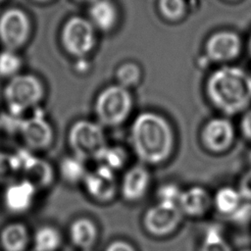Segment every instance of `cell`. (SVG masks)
<instances>
[{
	"instance_id": "obj_11",
	"label": "cell",
	"mask_w": 251,
	"mask_h": 251,
	"mask_svg": "<svg viewBox=\"0 0 251 251\" xmlns=\"http://www.w3.org/2000/svg\"><path fill=\"white\" fill-rule=\"evenodd\" d=\"M151 183V174L143 165L130 167L123 176L120 191L123 198L127 202L141 200L148 192Z\"/></svg>"
},
{
	"instance_id": "obj_9",
	"label": "cell",
	"mask_w": 251,
	"mask_h": 251,
	"mask_svg": "<svg viewBox=\"0 0 251 251\" xmlns=\"http://www.w3.org/2000/svg\"><path fill=\"white\" fill-rule=\"evenodd\" d=\"M63 42L69 52L75 55H83L93 46L94 34L91 25L84 19L72 18L63 29Z\"/></svg>"
},
{
	"instance_id": "obj_10",
	"label": "cell",
	"mask_w": 251,
	"mask_h": 251,
	"mask_svg": "<svg viewBox=\"0 0 251 251\" xmlns=\"http://www.w3.org/2000/svg\"><path fill=\"white\" fill-rule=\"evenodd\" d=\"M28 29L27 17L19 9H10L0 17V38L10 49L17 48L25 41Z\"/></svg>"
},
{
	"instance_id": "obj_27",
	"label": "cell",
	"mask_w": 251,
	"mask_h": 251,
	"mask_svg": "<svg viewBox=\"0 0 251 251\" xmlns=\"http://www.w3.org/2000/svg\"><path fill=\"white\" fill-rule=\"evenodd\" d=\"M18 173L14 156L0 152V183L9 181Z\"/></svg>"
},
{
	"instance_id": "obj_15",
	"label": "cell",
	"mask_w": 251,
	"mask_h": 251,
	"mask_svg": "<svg viewBox=\"0 0 251 251\" xmlns=\"http://www.w3.org/2000/svg\"><path fill=\"white\" fill-rule=\"evenodd\" d=\"M240 50V40L235 33L224 31L214 34L208 41L207 52L214 60H229Z\"/></svg>"
},
{
	"instance_id": "obj_25",
	"label": "cell",
	"mask_w": 251,
	"mask_h": 251,
	"mask_svg": "<svg viewBox=\"0 0 251 251\" xmlns=\"http://www.w3.org/2000/svg\"><path fill=\"white\" fill-rule=\"evenodd\" d=\"M182 189L175 182H167L162 184L156 192L158 202L177 204Z\"/></svg>"
},
{
	"instance_id": "obj_24",
	"label": "cell",
	"mask_w": 251,
	"mask_h": 251,
	"mask_svg": "<svg viewBox=\"0 0 251 251\" xmlns=\"http://www.w3.org/2000/svg\"><path fill=\"white\" fill-rule=\"evenodd\" d=\"M90 16L98 27L108 29L115 23L116 11L114 6L108 0H98L92 5Z\"/></svg>"
},
{
	"instance_id": "obj_14",
	"label": "cell",
	"mask_w": 251,
	"mask_h": 251,
	"mask_svg": "<svg viewBox=\"0 0 251 251\" xmlns=\"http://www.w3.org/2000/svg\"><path fill=\"white\" fill-rule=\"evenodd\" d=\"M177 205L183 216L202 217L213 205V197L206 188L193 185L182 190Z\"/></svg>"
},
{
	"instance_id": "obj_35",
	"label": "cell",
	"mask_w": 251,
	"mask_h": 251,
	"mask_svg": "<svg viewBox=\"0 0 251 251\" xmlns=\"http://www.w3.org/2000/svg\"><path fill=\"white\" fill-rule=\"evenodd\" d=\"M249 161H250V163H251V152H250V154H249Z\"/></svg>"
},
{
	"instance_id": "obj_16",
	"label": "cell",
	"mask_w": 251,
	"mask_h": 251,
	"mask_svg": "<svg viewBox=\"0 0 251 251\" xmlns=\"http://www.w3.org/2000/svg\"><path fill=\"white\" fill-rule=\"evenodd\" d=\"M34 193L35 187L28 181L22 179L21 181L13 182L5 192L4 200L6 207L12 212H24L30 207Z\"/></svg>"
},
{
	"instance_id": "obj_33",
	"label": "cell",
	"mask_w": 251,
	"mask_h": 251,
	"mask_svg": "<svg viewBox=\"0 0 251 251\" xmlns=\"http://www.w3.org/2000/svg\"><path fill=\"white\" fill-rule=\"evenodd\" d=\"M249 51H250V54H251V37H250V40H249Z\"/></svg>"
},
{
	"instance_id": "obj_2",
	"label": "cell",
	"mask_w": 251,
	"mask_h": 251,
	"mask_svg": "<svg viewBox=\"0 0 251 251\" xmlns=\"http://www.w3.org/2000/svg\"><path fill=\"white\" fill-rule=\"evenodd\" d=\"M212 103L226 115L243 111L251 102V76L236 67L215 72L207 85Z\"/></svg>"
},
{
	"instance_id": "obj_12",
	"label": "cell",
	"mask_w": 251,
	"mask_h": 251,
	"mask_svg": "<svg viewBox=\"0 0 251 251\" xmlns=\"http://www.w3.org/2000/svg\"><path fill=\"white\" fill-rule=\"evenodd\" d=\"M18 172L22 173L23 179L28 181L35 188L43 187L51 183L53 170L44 160L26 153L25 156H14Z\"/></svg>"
},
{
	"instance_id": "obj_22",
	"label": "cell",
	"mask_w": 251,
	"mask_h": 251,
	"mask_svg": "<svg viewBox=\"0 0 251 251\" xmlns=\"http://www.w3.org/2000/svg\"><path fill=\"white\" fill-rule=\"evenodd\" d=\"M95 161L99 165H103L114 172H117L125 167L127 161V153L121 146L107 144L98 154Z\"/></svg>"
},
{
	"instance_id": "obj_18",
	"label": "cell",
	"mask_w": 251,
	"mask_h": 251,
	"mask_svg": "<svg viewBox=\"0 0 251 251\" xmlns=\"http://www.w3.org/2000/svg\"><path fill=\"white\" fill-rule=\"evenodd\" d=\"M26 227L20 223L6 226L0 232V245L5 251H24L28 243Z\"/></svg>"
},
{
	"instance_id": "obj_20",
	"label": "cell",
	"mask_w": 251,
	"mask_h": 251,
	"mask_svg": "<svg viewBox=\"0 0 251 251\" xmlns=\"http://www.w3.org/2000/svg\"><path fill=\"white\" fill-rule=\"evenodd\" d=\"M59 171L62 178L73 184L82 182L88 172L85 161L75 155L63 158L60 162Z\"/></svg>"
},
{
	"instance_id": "obj_31",
	"label": "cell",
	"mask_w": 251,
	"mask_h": 251,
	"mask_svg": "<svg viewBox=\"0 0 251 251\" xmlns=\"http://www.w3.org/2000/svg\"><path fill=\"white\" fill-rule=\"evenodd\" d=\"M104 251H137L129 242L122 239H116L110 242Z\"/></svg>"
},
{
	"instance_id": "obj_32",
	"label": "cell",
	"mask_w": 251,
	"mask_h": 251,
	"mask_svg": "<svg viewBox=\"0 0 251 251\" xmlns=\"http://www.w3.org/2000/svg\"><path fill=\"white\" fill-rule=\"evenodd\" d=\"M240 131L242 136L251 142V109L246 111L240 121Z\"/></svg>"
},
{
	"instance_id": "obj_28",
	"label": "cell",
	"mask_w": 251,
	"mask_h": 251,
	"mask_svg": "<svg viewBox=\"0 0 251 251\" xmlns=\"http://www.w3.org/2000/svg\"><path fill=\"white\" fill-rule=\"evenodd\" d=\"M139 76L138 68L133 64H126L120 68L118 72V77L120 82L125 85H130L137 81Z\"/></svg>"
},
{
	"instance_id": "obj_4",
	"label": "cell",
	"mask_w": 251,
	"mask_h": 251,
	"mask_svg": "<svg viewBox=\"0 0 251 251\" xmlns=\"http://www.w3.org/2000/svg\"><path fill=\"white\" fill-rule=\"evenodd\" d=\"M130 109V95L122 85L110 86L103 90L95 103V113L102 126H117L123 124Z\"/></svg>"
},
{
	"instance_id": "obj_38",
	"label": "cell",
	"mask_w": 251,
	"mask_h": 251,
	"mask_svg": "<svg viewBox=\"0 0 251 251\" xmlns=\"http://www.w3.org/2000/svg\"><path fill=\"white\" fill-rule=\"evenodd\" d=\"M85 251H89V250H85Z\"/></svg>"
},
{
	"instance_id": "obj_36",
	"label": "cell",
	"mask_w": 251,
	"mask_h": 251,
	"mask_svg": "<svg viewBox=\"0 0 251 251\" xmlns=\"http://www.w3.org/2000/svg\"><path fill=\"white\" fill-rule=\"evenodd\" d=\"M38 1H45V0H38Z\"/></svg>"
},
{
	"instance_id": "obj_7",
	"label": "cell",
	"mask_w": 251,
	"mask_h": 251,
	"mask_svg": "<svg viewBox=\"0 0 251 251\" xmlns=\"http://www.w3.org/2000/svg\"><path fill=\"white\" fill-rule=\"evenodd\" d=\"M200 138L203 146L209 152L215 154L224 153L231 147L234 141V126L227 119H211L204 125Z\"/></svg>"
},
{
	"instance_id": "obj_26",
	"label": "cell",
	"mask_w": 251,
	"mask_h": 251,
	"mask_svg": "<svg viewBox=\"0 0 251 251\" xmlns=\"http://www.w3.org/2000/svg\"><path fill=\"white\" fill-rule=\"evenodd\" d=\"M21 67L20 58L11 51L0 53V75L9 76L19 71Z\"/></svg>"
},
{
	"instance_id": "obj_8",
	"label": "cell",
	"mask_w": 251,
	"mask_h": 251,
	"mask_svg": "<svg viewBox=\"0 0 251 251\" xmlns=\"http://www.w3.org/2000/svg\"><path fill=\"white\" fill-rule=\"evenodd\" d=\"M115 173L99 164L93 170L88 171L82 181L88 196L98 202H108L114 199L118 190Z\"/></svg>"
},
{
	"instance_id": "obj_34",
	"label": "cell",
	"mask_w": 251,
	"mask_h": 251,
	"mask_svg": "<svg viewBox=\"0 0 251 251\" xmlns=\"http://www.w3.org/2000/svg\"><path fill=\"white\" fill-rule=\"evenodd\" d=\"M240 251H251V249H242Z\"/></svg>"
},
{
	"instance_id": "obj_29",
	"label": "cell",
	"mask_w": 251,
	"mask_h": 251,
	"mask_svg": "<svg viewBox=\"0 0 251 251\" xmlns=\"http://www.w3.org/2000/svg\"><path fill=\"white\" fill-rule=\"evenodd\" d=\"M160 8L162 13L170 18H178L183 12L182 0H160Z\"/></svg>"
},
{
	"instance_id": "obj_30",
	"label": "cell",
	"mask_w": 251,
	"mask_h": 251,
	"mask_svg": "<svg viewBox=\"0 0 251 251\" xmlns=\"http://www.w3.org/2000/svg\"><path fill=\"white\" fill-rule=\"evenodd\" d=\"M237 190L244 201L251 202V168L240 177Z\"/></svg>"
},
{
	"instance_id": "obj_19",
	"label": "cell",
	"mask_w": 251,
	"mask_h": 251,
	"mask_svg": "<svg viewBox=\"0 0 251 251\" xmlns=\"http://www.w3.org/2000/svg\"><path fill=\"white\" fill-rule=\"evenodd\" d=\"M242 199L237 188L223 186L219 188L213 196V205L223 215L231 217L242 205Z\"/></svg>"
},
{
	"instance_id": "obj_13",
	"label": "cell",
	"mask_w": 251,
	"mask_h": 251,
	"mask_svg": "<svg viewBox=\"0 0 251 251\" xmlns=\"http://www.w3.org/2000/svg\"><path fill=\"white\" fill-rule=\"evenodd\" d=\"M21 134L25 144L34 150H42L53 141V129L42 116H34L25 120L20 126Z\"/></svg>"
},
{
	"instance_id": "obj_1",
	"label": "cell",
	"mask_w": 251,
	"mask_h": 251,
	"mask_svg": "<svg viewBox=\"0 0 251 251\" xmlns=\"http://www.w3.org/2000/svg\"><path fill=\"white\" fill-rule=\"evenodd\" d=\"M129 141L141 163L156 166L171 158L176 146V135L164 117L154 112H144L131 124Z\"/></svg>"
},
{
	"instance_id": "obj_6",
	"label": "cell",
	"mask_w": 251,
	"mask_h": 251,
	"mask_svg": "<svg viewBox=\"0 0 251 251\" xmlns=\"http://www.w3.org/2000/svg\"><path fill=\"white\" fill-rule=\"evenodd\" d=\"M183 214L177 204L157 202L143 215L145 230L153 236L164 237L173 233L179 226Z\"/></svg>"
},
{
	"instance_id": "obj_21",
	"label": "cell",
	"mask_w": 251,
	"mask_h": 251,
	"mask_svg": "<svg viewBox=\"0 0 251 251\" xmlns=\"http://www.w3.org/2000/svg\"><path fill=\"white\" fill-rule=\"evenodd\" d=\"M62 242L60 231L52 226L39 227L33 236L35 251H56Z\"/></svg>"
},
{
	"instance_id": "obj_37",
	"label": "cell",
	"mask_w": 251,
	"mask_h": 251,
	"mask_svg": "<svg viewBox=\"0 0 251 251\" xmlns=\"http://www.w3.org/2000/svg\"><path fill=\"white\" fill-rule=\"evenodd\" d=\"M83 1H89V0H83Z\"/></svg>"
},
{
	"instance_id": "obj_23",
	"label": "cell",
	"mask_w": 251,
	"mask_h": 251,
	"mask_svg": "<svg viewBox=\"0 0 251 251\" xmlns=\"http://www.w3.org/2000/svg\"><path fill=\"white\" fill-rule=\"evenodd\" d=\"M199 251H232V249L222 228L218 226H212L206 228Z\"/></svg>"
},
{
	"instance_id": "obj_5",
	"label": "cell",
	"mask_w": 251,
	"mask_h": 251,
	"mask_svg": "<svg viewBox=\"0 0 251 251\" xmlns=\"http://www.w3.org/2000/svg\"><path fill=\"white\" fill-rule=\"evenodd\" d=\"M42 85L33 75L14 76L5 88V99L13 113L20 114L32 107L42 98Z\"/></svg>"
},
{
	"instance_id": "obj_17",
	"label": "cell",
	"mask_w": 251,
	"mask_h": 251,
	"mask_svg": "<svg viewBox=\"0 0 251 251\" xmlns=\"http://www.w3.org/2000/svg\"><path fill=\"white\" fill-rule=\"evenodd\" d=\"M72 243L82 251L89 250L98 239V227L89 218L81 217L72 222L69 228Z\"/></svg>"
},
{
	"instance_id": "obj_3",
	"label": "cell",
	"mask_w": 251,
	"mask_h": 251,
	"mask_svg": "<svg viewBox=\"0 0 251 251\" xmlns=\"http://www.w3.org/2000/svg\"><path fill=\"white\" fill-rule=\"evenodd\" d=\"M73 155L87 161L94 160L107 145L103 126L96 122L79 120L74 123L68 134Z\"/></svg>"
}]
</instances>
